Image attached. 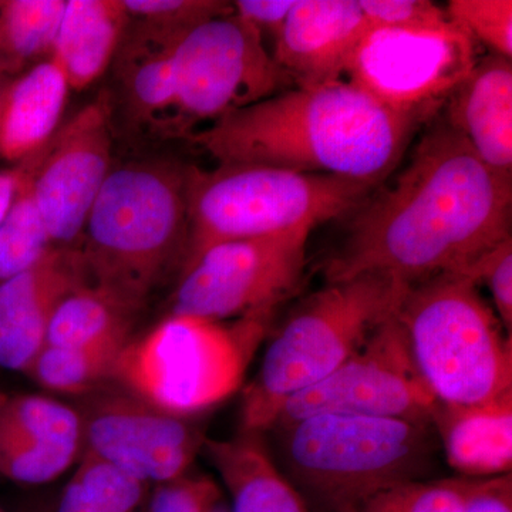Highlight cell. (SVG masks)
I'll use <instances>...</instances> for the list:
<instances>
[{
    "instance_id": "38",
    "label": "cell",
    "mask_w": 512,
    "mask_h": 512,
    "mask_svg": "<svg viewBox=\"0 0 512 512\" xmlns=\"http://www.w3.org/2000/svg\"><path fill=\"white\" fill-rule=\"evenodd\" d=\"M9 79H5V77H0V100H2L3 90H5L6 84H8Z\"/></svg>"
},
{
    "instance_id": "39",
    "label": "cell",
    "mask_w": 512,
    "mask_h": 512,
    "mask_svg": "<svg viewBox=\"0 0 512 512\" xmlns=\"http://www.w3.org/2000/svg\"><path fill=\"white\" fill-rule=\"evenodd\" d=\"M0 512H6V511H5V510H3V508H2V507H0Z\"/></svg>"
},
{
    "instance_id": "17",
    "label": "cell",
    "mask_w": 512,
    "mask_h": 512,
    "mask_svg": "<svg viewBox=\"0 0 512 512\" xmlns=\"http://www.w3.org/2000/svg\"><path fill=\"white\" fill-rule=\"evenodd\" d=\"M87 284L77 248H52L26 271L0 284V369L28 372L45 348L57 306Z\"/></svg>"
},
{
    "instance_id": "10",
    "label": "cell",
    "mask_w": 512,
    "mask_h": 512,
    "mask_svg": "<svg viewBox=\"0 0 512 512\" xmlns=\"http://www.w3.org/2000/svg\"><path fill=\"white\" fill-rule=\"evenodd\" d=\"M313 228L221 242L183 266L171 313L211 320L275 315L301 288Z\"/></svg>"
},
{
    "instance_id": "36",
    "label": "cell",
    "mask_w": 512,
    "mask_h": 512,
    "mask_svg": "<svg viewBox=\"0 0 512 512\" xmlns=\"http://www.w3.org/2000/svg\"><path fill=\"white\" fill-rule=\"evenodd\" d=\"M460 512H512V474L480 481Z\"/></svg>"
},
{
    "instance_id": "14",
    "label": "cell",
    "mask_w": 512,
    "mask_h": 512,
    "mask_svg": "<svg viewBox=\"0 0 512 512\" xmlns=\"http://www.w3.org/2000/svg\"><path fill=\"white\" fill-rule=\"evenodd\" d=\"M33 200L55 248H77L97 195L113 170L109 93L82 107L26 161Z\"/></svg>"
},
{
    "instance_id": "37",
    "label": "cell",
    "mask_w": 512,
    "mask_h": 512,
    "mask_svg": "<svg viewBox=\"0 0 512 512\" xmlns=\"http://www.w3.org/2000/svg\"><path fill=\"white\" fill-rule=\"evenodd\" d=\"M22 167L0 171V225L5 221L18 194Z\"/></svg>"
},
{
    "instance_id": "31",
    "label": "cell",
    "mask_w": 512,
    "mask_h": 512,
    "mask_svg": "<svg viewBox=\"0 0 512 512\" xmlns=\"http://www.w3.org/2000/svg\"><path fill=\"white\" fill-rule=\"evenodd\" d=\"M128 22L167 32L187 33L201 23L234 12L231 2L218 0H121Z\"/></svg>"
},
{
    "instance_id": "9",
    "label": "cell",
    "mask_w": 512,
    "mask_h": 512,
    "mask_svg": "<svg viewBox=\"0 0 512 512\" xmlns=\"http://www.w3.org/2000/svg\"><path fill=\"white\" fill-rule=\"evenodd\" d=\"M175 134L289 89L264 36L234 12L188 30L174 49Z\"/></svg>"
},
{
    "instance_id": "13",
    "label": "cell",
    "mask_w": 512,
    "mask_h": 512,
    "mask_svg": "<svg viewBox=\"0 0 512 512\" xmlns=\"http://www.w3.org/2000/svg\"><path fill=\"white\" fill-rule=\"evenodd\" d=\"M82 456L119 468L148 485L190 473L204 451L197 420L164 412L121 387L101 386L86 394Z\"/></svg>"
},
{
    "instance_id": "21",
    "label": "cell",
    "mask_w": 512,
    "mask_h": 512,
    "mask_svg": "<svg viewBox=\"0 0 512 512\" xmlns=\"http://www.w3.org/2000/svg\"><path fill=\"white\" fill-rule=\"evenodd\" d=\"M70 84L52 56L13 77L0 100V158L26 163L62 127Z\"/></svg>"
},
{
    "instance_id": "11",
    "label": "cell",
    "mask_w": 512,
    "mask_h": 512,
    "mask_svg": "<svg viewBox=\"0 0 512 512\" xmlns=\"http://www.w3.org/2000/svg\"><path fill=\"white\" fill-rule=\"evenodd\" d=\"M456 23L423 28H370L346 82L399 113L430 121L480 59Z\"/></svg>"
},
{
    "instance_id": "40",
    "label": "cell",
    "mask_w": 512,
    "mask_h": 512,
    "mask_svg": "<svg viewBox=\"0 0 512 512\" xmlns=\"http://www.w3.org/2000/svg\"><path fill=\"white\" fill-rule=\"evenodd\" d=\"M220 512H225V511H220Z\"/></svg>"
},
{
    "instance_id": "29",
    "label": "cell",
    "mask_w": 512,
    "mask_h": 512,
    "mask_svg": "<svg viewBox=\"0 0 512 512\" xmlns=\"http://www.w3.org/2000/svg\"><path fill=\"white\" fill-rule=\"evenodd\" d=\"M480 481L454 476L396 485L360 512H460Z\"/></svg>"
},
{
    "instance_id": "2",
    "label": "cell",
    "mask_w": 512,
    "mask_h": 512,
    "mask_svg": "<svg viewBox=\"0 0 512 512\" xmlns=\"http://www.w3.org/2000/svg\"><path fill=\"white\" fill-rule=\"evenodd\" d=\"M427 123L342 80L311 89L289 87L188 138L218 164L269 165L379 188Z\"/></svg>"
},
{
    "instance_id": "34",
    "label": "cell",
    "mask_w": 512,
    "mask_h": 512,
    "mask_svg": "<svg viewBox=\"0 0 512 512\" xmlns=\"http://www.w3.org/2000/svg\"><path fill=\"white\" fill-rule=\"evenodd\" d=\"M370 28H423L448 22L446 9L429 0H359Z\"/></svg>"
},
{
    "instance_id": "23",
    "label": "cell",
    "mask_w": 512,
    "mask_h": 512,
    "mask_svg": "<svg viewBox=\"0 0 512 512\" xmlns=\"http://www.w3.org/2000/svg\"><path fill=\"white\" fill-rule=\"evenodd\" d=\"M127 26L121 0H66L50 56L70 89H87L106 73Z\"/></svg>"
},
{
    "instance_id": "6",
    "label": "cell",
    "mask_w": 512,
    "mask_h": 512,
    "mask_svg": "<svg viewBox=\"0 0 512 512\" xmlns=\"http://www.w3.org/2000/svg\"><path fill=\"white\" fill-rule=\"evenodd\" d=\"M397 319L436 403L467 406L512 393V338L470 272L410 285Z\"/></svg>"
},
{
    "instance_id": "7",
    "label": "cell",
    "mask_w": 512,
    "mask_h": 512,
    "mask_svg": "<svg viewBox=\"0 0 512 512\" xmlns=\"http://www.w3.org/2000/svg\"><path fill=\"white\" fill-rule=\"evenodd\" d=\"M375 190L335 175L269 165L187 167L188 244L183 266L221 242L315 229L349 217Z\"/></svg>"
},
{
    "instance_id": "27",
    "label": "cell",
    "mask_w": 512,
    "mask_h": 512,
    "mask_svg": "<svg viewBox=\"0 0 512 512\" xmlns=\"http://www.w3.org/2000/svg\"><path fill=\"white\" fill-rule=\"evenodd\" d=\"M148 484L97 458L80 456L53 512H141Z\"/></svg>"
},
{
    "instance_id": "4",
    "label": "cell",
    "mask_w": 512,
    "mask_h": 512,
    "mask_svg": "<svg viewBox=\"0 0 512 512\" xmlns=\"http://www.w3.org/2000/svg\"><path fill=\"white\" fill-rule=\"evenodd\" d=\"M187 244V167L136 161L110 171L77 251L87 284L140 311L173 268H183Z\"/></svg>"
},
{
    "instance_id": "15",
    "label": "cell",
    "mask_w": 512,
    "mask_h": 512,
    "mask_svg": "<svg viewBox=\"0 0 512 512\" xmlns=\"http://www.w3.org/2000/svg\"><path fill=\"white\" fill-rule=\"evenodd\" d=\"M82 447L79 410L40 394L0 393V476L50 483L79 460Z\"/></svg>"
},
{
    "instance_id": "18",
    "label": "cell",
    "mask_w": 512,
    "mask_h": 512,
    "mask_svg": "<svg viewBox=\"0 0 512 512\" xmlns=\"http://www.w3.org/2000/svg\"><path fill=\"white\" fill-rule=\"evenodd\" d=\"M441 116L488 167L512 175V63L480 56L448 97Z\"/></svg>"
},
{
    "instance_id": "22",
    "label": "cell",
    "mask_w": 512,
    "mask_h": 512,
    "mask_svg": "<svg viewBox=\"0 0 512 512\" xmlns=\"http://www.w3.org/2000/svg\"><path fill=\"white\" fill-rule=\"evenodd\" d=\"M204 451L231 495V512H311L276 466L264 434L207 439Z\"/></svg>"
},
{
    "instance_id": "20",
    "label": "cell",
    "mask_w": 512,
    "mask_h": 512,
    "mask_svg": "<svg viewBox=\"0 0 512 512\" xmlns=\"http://www.w3.org/2000/svg\"><path fill=\"white\" fill-rule=\"evenodd\" d=\"M185 33L128 22L113 64L121 96L137 123L175 136L174 49Z\"/></svg>"
},
{
    "instance_id": "33",
    "label": "cell",
    "mask_w": 512,
    "mask_h": 512,
    "mask_svg": "<svg viewBox=\"0 0 512 512\" xmlns=\"http://www.w3.org/2000/svg\"><path fill=\"white\" fill-rule=\"evenodd\" d=\"M478 285L484 284L493 298L494 312L508 335L512 333V237L481 256L468 269Z\"/></svg>"
},
{
    "instance_id": "28",
    "label": "cell",
    "mask_w": 512,
    "mask_h": 512,
    "mask_svg": "<svg viewBox=\"0 0 512 512\" xmlns=\"http://www.w3.org/2000/svg\"><path fill=\"white\" fill-rule=\"evenodd\" d=\"M20 167L18 194L0 225V284L26 271L55 248L33 200L28 163Z\"/></svg>"
},
{
    "instance_id": "12",
    "label": "cell",
    "mask_w": 512,
    "mask_h": 512,
    "mask_svg": "<svg viewBox=\"0 0 512 512\" xmlns=\"http://www.w3.org/2000/svg\"><path fill=\"white\" fill-rule=\"evenodd\" d=\"M436 404L413 365L396 313L335 372L291 397L274 424L316 414L431 423Z\"/></svg>"
},
{
    "instance_id": "16",
    "label": "cell",
    "mask_w": 512,
    "mask_h": 512,
    "mask_svg": "<svg viewBox=\"0 0 512 512\" xmlns=\"http://www.w3.org/2000/svg\"><path fill=\"white\" fill-rule=\"evenodd\" d=\"M369 29L359 0H296L271 55L292 87L342 82Z\"/></svg>"
},
{
    "instance_id": "3",
    "label": "cell",
    "mask_w": 512,
    "mask_h": 512,
    "mask_svg": "<svg viewBox=\"0 0 512 512\" xmlns=\"http://www.w3.org/2000/svg\"><path fill=\"white\" fill-rule=\"evenodd\" d=\"M265 433L311 512H360L389 488L427 480L439 447L429 421L316 414Z\"/></svg>"
},
{
    "instance_id": "19",
    "label": "cell",
    "mask_w": 512,
    "mask_h": 512,
    "mask_svg": "<svg viewBox=\"0 0 512 512\" xmlns=\"http://www.w3.org/2000/svg\"><path fill=\"white\" fill-rule=\"evenodd\" d=\"M431 426L457 477L491 480L511 474L512 393L467 406L437 403Z\"/></svg>"
},
{
    "instance_id": "32",
    "label": "cell",
    "mask_w": 512,
    "mask_h": 512,
    "mask_svg": "<svg viewBox=\"0 0 512 512\" xmlns=\"http://www.w3.org/2000/svg\"><path fill=\"white\" fill-rule=\"evenodd\" d=\"M221 490L212 478L184 474L157 484L148 512H220Z\"/></svg>"
},
{
    "instance_id": "5",
    "label": "cell",
    "mask_w": 512,
    "mask_h": 512,
    "mask_svg": "<svg viewBox=\"0 0 512 512\" xmlns=\"http://www.w3.org/2000/svg\"><path fill=\"white\" fill-rule=\"evenodd\" d=\"M409 285L390 276L326 282L276 330L242 392L241 430L264 434L295 394L320 382L396 315Z\"/></svg>"
},
{
    "instance_id": "8",
    "label": "cell",
    "mask_w": 512,
    "mask_h": 512,
    "mask_svg": "<svg viewBox=\"0 0 512 512\" xmlns=\"http://www.w3.org/2000/svg\"><path fill=\"white\" fill-rule=\"evenodd\" d=\"M274 316L211 320L170 313L128 342L111 382L164 412L197 419L244 386Z\"/></svg>"
},
{
    "instance_id": "1",
    "label": "cell",
    "mask_w": 512,
    "mask_h": 512,
    "mask_svg": "<svg viewBox=\"0 0 512 512\" xmlns=\"http://www.w3.org/2000/svg\"><path fill=\"white\" fill-rule=\"evenodd\" d=\"M421 131L393 180L349 215L326 282L379 274L410 286L468 271L511 237V175L485 165L443 116Z\"/></svg>"
},
{
    "instance_id": "25",
    "label": "cell",
    "mask_w": 512,
    "mask_h": 512,
    "mask_svg": "<svg viewBox=\"0 0 512 512\" xmlns=\"http://www.w3.org/2000/svg\"><path fill=\"white\" fill-rule=\"evenodd\" d=\"M66 0H0V77L47 59Z\"/></svg>"
},
{
    "instance_id": "24",
    "label": "cell",
    "mask_w": 512,
    "mask_h": 512,
    "mask_svg": "<svg viewBox=\"0 0 512 512\" xmlns=\"http://www.w3.org/2000/svg\"><path fill=\"white\" fill-rule=\"evenodd\" d=\"M138 312L111 293L84 284L57 306L47 329L45 346H83L134 338Z\"/></svg>"
},
{
    "instance_id": "30",
    "label": "cell",
    "mask_w": 512,
    "mask_h": 512,
    "mask_svg": "<svg viewBox=\"0 0 512 512\" xmlns=\"http://www.w3.org/2000/svg\"><path fill=\"white\" fill-rule=\"evenodd\" d=\"M447 16L491 55L512 57L511 0H450Z\"/></svg>"
},
{
    "instance_id": "35",
    "label": "cell",
    "mask_w": 512,
    "mask_h": 512,
    "mask_svg": "<svg viewBox=\"0 0 512 512\" xmlns=\"http://www.w3.org/2000/svg\"><path fill=\"white\" fill-rule=\"evenodd\" d=\"M295 2L296 0H238L232 2V6L238 18L254 26L262 36L264 32H268L275 39L284 28Z\"/></svg>"
},
{
    "instance_id": "26",
    "label": "cell",
    "mask_w": 512,
    "mask_h": 512,
    "mask_svg": "<svg viewBox=\"0 0 512 512\" xmlns=\"http://www.w3.org/2000/svg\"><path fill=\"white\" fill-rule=\"evenodd\" d=\"M131 339L83 346H45L26 375L49 392L86 396L111 380L117 360Z\"/></svg>"
}]
</instances>
